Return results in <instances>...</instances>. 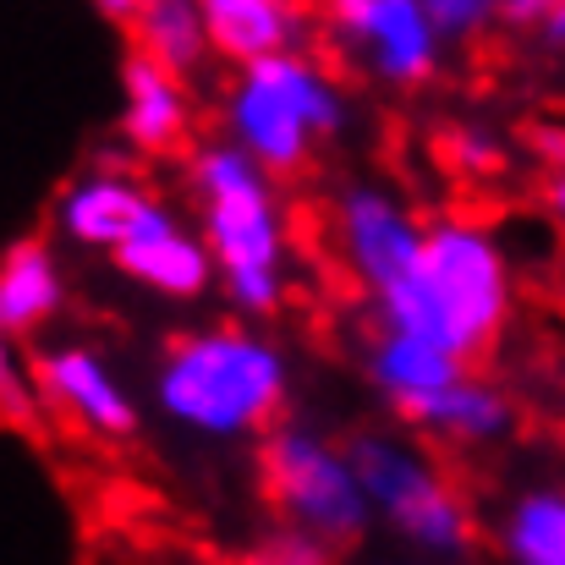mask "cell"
<instances>
[{
  "label": "cell",
  "instance_id": "6da1fadb",
  "mask_svg": "<svg viewBox=\"0 0 565 565\" xmlns=\"http://www.w3.org/2000/svg\"><path fill=\"white\" fill-rule=\"evenodd\" d=\"M516 319V269L494 225L445 214L423 225L412 275L374 302V330L417 335L467 369L489 358Z\"/></svg>",
  "mask_w": 565,
  "mask_h": 565
},
{
  "label": "cell",
  "instance_id": "7a4b0ae2",
  "mask_svg": "<svg viewBox=\"0 0 565 565\" xmlns=\"http://www.w3.org/2000/svg\"><path fill=\"white\" fill-rule=\"evenodd\" d=\"M188 188L198 203V242L214 264V291L236 319H275L291 297V225L280 182H269L231 143L203 138L188 149Z\"/></svg>",
  "mask_w": 565,
  "mask_h": 565
},
{
  "label": "cell",
  "instance_id": "3957f363",
  "mask_svg": "<svg viewBox=\"0 0 565 565\" xmlns=\"http://www.w3.org/2000/svg\"><path fill=\"white\" fill-rule=\"evenodd\" d=\"M291 395V358L253 324L182 330L154 369V406L192 439H264Z\"/></svg>",
  "mask_w": 565,
  "mask_h": 565
},
{
  "label": "cell",
  "instance_id": "277c9868",
  "mask_svg": "<svg viewBox=\"0 0 565 565\" xmlns=\"http://www.w3.org/2000/svg\"><path fill=\"white\" fill-rule=\"evenodd\" d=\"M352 127V94L319 50H286L242 66L220 94V143L269 182L302 177L324 143Z\"/></svg>",
  "mask_w": 565,
  "mask_h": 565
},
{
  "label": "cell",
  "instance_id": "5b68a950",
  "mask_svg": "<svg viewBox=\"0 0 565 565\" xmlns=\"http://www.w3.org/2000/svg\"><path fill=\"white\" fill-rule=\"evenodd\" d=\"M341 445L352 456L369 516L384 522L401 544H412L423 555H467L472 550V533H478L472 505L417 434L363 428Z\"/></svg>",
  "mask_w": 565,
  "mask_h": 565
},
{
  "label": "cell",
  "instance_id": "8992f818",
  "mask_svg": "<svg viewBox=\"0 0 565 565\" xmlns=\"http://www.w3.org/2000/svg\"><path fill=\"white\" fill-rule=\"evenodd\" d=\"M258 483H264V500L275 505L280 527H297L335 555L358 550L374 527L369 500L352 472V456L324 428L280 417L258 439Z\"/></svg>",
  "mask_w": 565,
  "mask_h": 565
},
{
  "label": "cell",
  "instance_id": "52a82bcc",
  "mask_svg": "<svg viewBox=\"0 0 565 565\" xmlns=\"http://www.w3.org/2000/svg\"><path fill=\"white\" fill-rule=\"evenodd\" d=\"M313 17H319V39H330L335 55L374 88L412 94L445 72L450 50L434 33L423 0H330Z\"/></svg>",
  "mask_w": 565,
  "mask_h": 565
},
{
  "label": "cell",
  "instance_id": "ba28073f",
  "mask_svg": "<svg viewBox=\"0 0 565 565\" xmlns=\"http://www.w3.org/2000/svg\"><path fill=\"white\" fill-rule=\"evenodd\" d=\"M423 225L428 220L384 182H352L335 192L330 242L369 302H379L384 291H395L412 275V264L423 253Z\"/></svg>",
  "mask_w": 565,
  "mask_h": 565
},
{
  "label": "cell",
  "instance_id": "9c48e42d",
  "mask_svg": "<svg viewBox=\"0 0 565 565\" xmlns=\"http://www.w3.org/2000/svg\"><path fill=\"white\" fill-rule=\"evenodd\" d=\"M33 390H39V412L61 417L72 434L99 439V445H121L143 428V406L127 390V379L116 374L110 358H99L94 347H50L33 363Z\"/></svg>",
  "mask_w": 565,
  "mask_h": 565
},
{
  "label": "cell",
  "instance_id": "30bf717a",
  "mask_svg": "<svg viewBox=\"0 0 565 565\" xmlns=\"http://www.w3.org/2000/svg\"><path fill=\"white\" fill-rule=\"evenodd\" d=\"M110 258L132 286H143L166 302H203L214 291V264H209L192 220L182 209H171L166 198H154L138 214V225L110 247Z\"/></svg>",
  "mask_w": 565,
  "mask_h": 565
},
{
  "label": "cell",
  "instance_id": "8fae6325",
  "mask_svg": "<svg viewBox=\"0 0 565 565\" xmlns=\"http://www.w3.org/2000/svg\"><path fill=\"white\" fill-rule=\"evenodd\" d=\"M160 192L149 188V177L132 166V160H94L88 171H77L66 188L55 192V231L72 242V247H88V253H110L132 225L138 214L154 203Z\"/></svg>",
  "mask_w": 565,
  "mask_h": 565
},
{
  "label": "cell",
  "instance_id": "7c38bea8",
  "mask_svg": "<svg viewBox=\"0 0 565 565\" xmlns=\"http://www.w3.org/2000/svg\"><path fill=\"white\" fill-rule=\"evenodd\" d=\"M198 22L209 39V61H225L236 72L319 44V17L297 0H198Z\"/></svg>",
  "mask_w": 565,
  "mask_h": 565
},
{
  "label": "cell",
  "instance_id": "4fadbf2b",
  "mask_svg": "<svg viewBox=\"0 0 565 565\" xmlns=\"http://www.w3.org/2000/svg\"><path fill=\"white\" fill-rule=\"evenodd\" d=\"M121 143L138 160H166V154H188L192 132H198V105H192V83L149 66L143 55L127 50L121 61Z\"/></svg>",
  "mask_w": 565,
  "mask_h": 565
},
{
  "label": "cell",
  "instance_id": "5bb4252c",
  "mask_svg": "<svg viewBox=\"0 0 565 565\" xmlns=\"http://www.w3.org/2000/svg\"><path fill=\"white\" fill-rule=\"evenodd\" d=\"M363 374H369L379 401H384L401 423H412L428 401H439L450 384H461L472 369H467L461 358H450V352L417 341V335L374 330V341H369V352H363Z\"/></svg>",
  "mask_w": 565,
  "mask_h": 565
},
{
  "label": "cell",
  "instance_id": "9a60e30c",
  "mask_svg": "<svg viewBox=\"0 0 565 565\" xmlns=\"http://www.w3.org/2000/svg\"><path fill=\"white\" fill-rule=\"evenodd\" d=\"M522 412H516V395L505 384L483 374H467L461 384H450L439 401H428L412 428L439 439V445H456V450H489V445H505L516 434Z\"/></svg>",
  "mask_w": 565,
  "mask_h": 565
},
{
  "label": "cell",
  "instance_id": "2e32d148",
  "mask_svg": "<svg viewBox=\"0 0 565 565\" xmlns=\"http://www.w3.org/2000/svg\"><path fill=\"white\" fill-rule=\"evenodd\" d=\"M66 308V275L44 236H22L0 253V330L22 347V335H39Z\"/></svg>",
  "mask_w": 565,
  "mask_h": 565
},
{
  "label": "cell",
  "instance_id": "e0dca14e",
  "mask_svg": "<svg viewBox=\"0 0 565 565\" xmlns=\"http://www.w3.org/2000/svg\"><path fill=\"white\" fill-rule=\"evenodd\" d=\"M127 39H132V55H143L149 66H160L182 83H192L209 66L198 0H138L127 17Z\"/></svg>",
  "mask_w": 565,
  "mask_h": 565
},
{
  "label": "cell",
  "instance_id": "ac0fdd59",
  "mask_svg": "<svg viewBox=\"0 0 565 565\" xmlns=\"http://www.w3.org/2000/svg\"><path fill=\"white\" fill-rule=\"evenodd\" d=\"M505 565H565V494L561 483H527L500 511Z\"/></svg>",
  "mask_w": 565,
  "mask_h": 565
},
{
  "label": "cell",
  "instance_id": "d6986e66",
  "mask_svg": "<svg viewBox=\"0 0 565 565\" xmlns=\"http://www.w3.org/2000/svg\"><path fill=\"white\" fill-rule=\"evenodd\" d=\"M445 166L456 177H472V182H489V177H505L511 166V149L494 127H478V121H456L445 132Z\"/></svg>",
  "mask_w": 565,
  "mask_h": 565
},
{
  "label": "cell",
  "instance_id": "ffe728a7",
  "mask_svg": "<svg viewBox=\"0 0 565 565\" xmlns=\"http://www.w3.org/2000/svg\"><path fill=\"white\" fill-rule=\"evenodd\" d=\"M0 423L33 434L44 423L39 412V390H33V363L22 358V347L0 330Z\"/></svg>",
  "mask_w": 565,
  "mask_h": 565
},
{
  "label": "cell",
  "instance_id": "44dd1931",
  "mask_svg": "<svg viewBox=\"0 0 565 565\" xmlns=\"http://www.w3.org/2000/svg\"><path fill=\"white\" fill-rule=\"evenodd\" d=\"M341 555L335 550H324L319 539H308V533H297V527H269V533H258L247 550H242V561L236 565H335Z\"/></svg>",
  "mask_w": 565,
  "mask_h": 565
},
{
  "label": "cell",
  "instance_id": "7402d4cb",
  "mask_svg": "<svg viewBox=\"0 0 565 565\" xmlns=\"http://www.w3.org/2000/svg\"><path fill=\"white\" fill-rule=\"evenodd\" d=\"M423 6H428V22L445 39V50L472 44L494 28V0H423Z\"/></svg>",
  "mask_w": 565,
  "mask_h": 565
}]
</instances>
